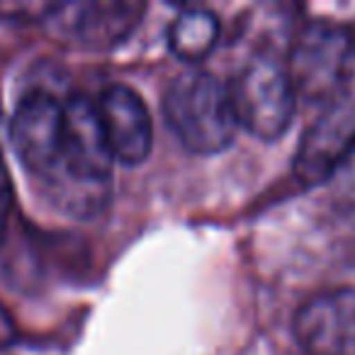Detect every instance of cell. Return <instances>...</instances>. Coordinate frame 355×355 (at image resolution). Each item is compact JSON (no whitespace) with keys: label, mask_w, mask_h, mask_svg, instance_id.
I'll use <instances>...</instances> for the list:
<instances>
[{"label":"cell","mask_w":355,"mask_h":355,"mask_svg":"<svg viewBox=\"0 0 355 355\" xmlns=\"http://www.w3.org/2000/svg\"><path fill=\"white\" fill-rule=\"evenodd\" d=\"M163 114L178 141L198 156L224 151L239 127L229 85L202 69H188L171 80Z\"/></svg>","instance_id":"1"},{"label":"cell","mask_w":355,"mask_h":355,"mask_svg":"<svg viewBox=\"0 0 355 355\" xmlns=\"http://www.w3.org/2000/svg\"><path fill=\"white\" fill-rule=\"evenodd\" d=\"M297 98L334 105L355 76V30L345 22L311 20L292 42L287 59Z\"/></svg>","instance_id":"2"},{"label":"cell","mask_w":355,"mask_h":355,"mask_svg":"<svg viewBox=\"0 0 355 355\" xmlns=\"http://www.w3.org/2000/svg\"><path fill=\"white\" fill-rule=\"evenodd\" d=\"M229 93L239 124L253 137L275 141L290 129L297 110V90L287 64L272 54L248 59L229 83Z\"/></svg>","instance_id":"3"},{"label":"cell","mask_w":355,"mask_h":355,"mask_svg":"<svg viewBox=\"0 0 355 355\" xmlns=\"http://www.w3.org/2000/svg\"><path fill=\"white\" fill-rule=\"evenodd\" d=\"M146 6L134 0H88L59 3L44 25L59 40H71L80 49L103 51L124 42L141 20Z\"/></svg>","instance_id":"4"},{"label":"cell","mask_w":355,"mask_h":355,"mask_svg":"<svg viewBox=\"0 0 355 355\" xmlns=\"http://www.w3.org/2000/svg\"><path fill=\"white\" fill-rule=\"evenodd\" d=\"M64 110L66 103L49 90H32L17 103L12 114V146L27 171L44 180H49L61 166Z\"/></svg>","instance_id":"5"},{"label":"cell","mask_w":355,"mask_h":355,"mask_svg":"<svg viewBox=\"0 0 355 355\" xmlns=\"http://www.w3.org/2000/svg\"><path fill=\"white\" fill-rule=\"evenodd\" d=\"M295 340L304 355H355V290L319 292L297 309Z\"/></svg>","instance_id":"6"},{"label":"cell","mask_w":355,"mask_h":355,"mask_svg":"<svg viewBox=\"0 0 355 355\" xmlns=\"http://www.w3.org/2000/svg\"><path fill=\"white\" fill-rule=\"evenodd\" d=\"M355 141V107L348 100L329 105L306 127L295 156V175L304 185L329 183Z\"/></svg>","instance_id":"7"},{"label":"cell","mask_w":355,"mask_h":355,"mask_svg":"<svg viewBox=\"0 0 355 355\" xmlns=\"http://www.w3.org/2000/svg\"><path fill=\"white\" fill-rule=\"evenodd\" d=\"M114 161L139 166L153 146V127L144 100L129 85L112 83L95 100Z\"/></svg>","instance_id":"8"},{"label":"cell","mask_w":355,"mask_h":355,"mask_svg":"<svg viewBox=\"0 0 355 355\" xmlns=\"http://www.w3.org/2000/svg\"><path fill=\"white\" fill-rule=\"evenodd\" d=\"M219 17L207 8H185L168 27V46L178 59L198 64L219 42Z\"/></svg>","instance_id":"9"},{"label":"cell","mask_w":355,"mask_h":355,"mask_svg":"<svg viewBox=\"0 0 355 355\" xmlns=\"http://www.w3.org/2000/svg\"><path fill=\"white\" fill-rule=\"evenodd\" d=\"M329 188L340 212L355 217V141L343 156V161L338 163V168L334 171V175H331Z\"/></svg>","instance_id":"10"},{"label":"cell","mask_w":355,"mask_h":355,"mask_svg":"<svg viewBox=\"0 0 355 355\" xmlns=\"http://www.w3.org/2000/svg\"><path fill=\"white\" fill-rule=\"evenodd\" d=\"M59 3H0V20L10 22H46Z\"/></svg>","instance_id":"11"},{"label":"cell","mask_w":355,"mask_h":355,"mask_svg":"<svg viewBox=\"0 0 355 355\" xmlns=\"http://www.w3.org/2000/svg\"><path fill=\"white\" fill-rule=\"evenodd\" d=\"M10 178H8V168L3 161V148H0V232H3V222L10 209Z\"/></svg>","instance_id":"12"}]
</instances>
